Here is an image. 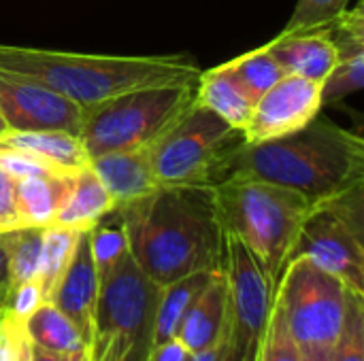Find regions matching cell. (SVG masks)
<instances>
[{
	"mask_svg": "<svg viewBox=\"0 0 364 361\" xmlns=\"http://www.w3.org/2000/svg\"><path fill=\"white\" fill-rule=\"evenodd\" d=\"M115 215L128 251L160 287L224 262V230L213 185H160Z\"/></svg>",
	"mask_w": 364,
	"mask_h": 361,
	"instance_id": "1",
	"label": "cell"
},
{
	"mask_svg": "<svg viewBox=\"0 0 364 361\" xmlns=\"http://www.w3.org/2000/svg\"><path fill=\"white\" fill-rule=\"evenodd\" d=\"M226 179L267 181L316 204L364 181V140L318 115L288 136L230 147L213 168L211 185Z\"/></svg>",
	"mask_w": 364,
	"mask_h": 361,
	"instance_id": "2",
	"label": "cell"
},
{
	"mask_svg": "<svg viewBox=\"0 0 364 361\" xmlns=\"http://www.w3.org/2000/svg\"><path fill=\"white\" fill-rule=\"evenodd\" d=\"M0 70L43 83L81 109L154 85L196 83L198 62L190 53L100 55L0 45Z\"/></svg>",
	"mask_w": 364,
	"mask_h": 361,
	"instance_id": "3",
	"label": "cell"
},
{
	"mask_svg": "<svg viewBox=\"0 0 364 361\" xmlns=\"http://www.w3.org/2000/svg\"><path fill=\"white\" fill-rule=\"evenodd\" d=\"M213 187L224 234L239 238L277 283L314 204L303 194L267 181L226 179Z\"/></svg>",
	"mask_w": 364,
	"mask_h": 361,
	"instance_id": "4",
	"label": "cell"
},
{
	"mask_svg": "<svg viewBox=\"0 0 364 361\" xmlns=\"http://www.w3.org/2000/svg\"><path fill=\"white\" fill-rule=\"evenodd\" d=\"M87 361H147L154 349L160 285L151 281L130 251L98 270Z\"/></svg>",
	"mask_w": 364,
	"mask_h": 361,
	"instance_id": "5",
	"label": "cell"
},
{
	"mask_svg": "<svg viewBox=\"0 0 364 361\" xmlns=\"http://www.w3.org/2000/svg\"><path fill=\"white\" fill-rule=\"evenodd\" d=\"M196 102V83L130 89L83 109L79 138L90 160L154 140Z\"/></svg>",
	"mask_w": 364,
	"mask_h": 361,
	"instance_id": "6",
	"label": "cell"
},
{
	"mask_svg": "<svg viewBox=\"0 0 364 361\" xmlns=\"http://www.w3.org/2000/svg\"><path fill=\"white\" fill-rule=\"evenodd\" d=\"M354 291L307 257H294L275 283L273 304L303 355L333 351Z\"/></svg>",
	"mask_w": 364,
	"mask_h": 361,
	"instance_id": "7",
	"label": "cell"
},
{
	"mask_svg": "<svg viewBox=\"0 0 364 361\" xmlns=\"http://www.w3.org/2000/svg\"><path fill=\"white\" fill-rule=\"evenodd\" d=\"M294 257H307L364 296V181L309 209L288 262Z\"/></svg>",
	"mask_w": 364,
	"mask_h": 361,
	"instance_id": "8",
	"label": "cell"
},
{
	"mask_svg": "<svg viewBox=\"0 0 364 361\" xmlns=\"http://www.w3.org/2000/svg\"><path fill=\"white\" fill-rule=\"evenodd\" d=\"M241 140V130L194 102L149 147L158 185H211L213 168Z\"/></svg>",
	"mask_w": 364,
	"mask_h": 361,
	"instance_id": "9",
	"label": "cell"
},
{
	"mask_svg": "<svg viewBox=\"0 0 364 361\" xmlns=\"http://www.w3.org/2000/svg\"><path fill=\"white\" fill-rule=\"evenodd\" d=\"M222 272L228 291L230 349L254 357L273 311L275 283L256 255L228 234H224Z\"/></svg>",
	"mask_w": 364,
	"mask_h": 361,
	"instance_id": "10",
	"label": "cell"
},
{
	"mask_svg": "<svg viewBox=\"0 0 364 361\" xmlns=\"http://www.w3.org/2000/svg\"><path fill=\"white\" fill-rule=\"evenodd\" d=\"M322 109V83L284 74L254 104L243 143L256 145L288 136L311 123Z\"/></svg>",
	"mask_w": 364,
	"mask_h": 361,
	"instance_id": "11",
	"label": "cell"
},
{
	"mask_svg": "<svg viewBox=\"0 0 364 361\" xmlns=\"http://www.w3.org/2000/svg\"><path fill=\"white\" fill-rule=\"evenodd\" d=\"M0 117L9 130H64L79 136L83 109L38 81L0 70Z\"/></svg>",
	"mask_w": 364,
	"mask_h": 361,
	"instance_id": "12",
	"label": "cell"
},
{
	"mask_svg": "<svg viewBox=\"0 0 364 361\" xmlns=\"http://www.w3.org/2000/svg\"><path fill=\"white\" fill-rule=\"evenodd\" d=\"M98 268L94 262L92 253V240H90V230H83L77 238L73 257L58 281L49 302H53L85 336V343L90 338V328H92V317H94V306L98 298Z\"/></svg>",
	"mask_w": 364,
	"mask_h": 361,
	"instance_id": "13",
	"label": "cell"
},
{
	"mask_svg": "<svg viewBox=\"0 0 364 361\" xmlns=\"http://www.w3.org/2000/svg\"><path fill=\"white\" fill-rule=\"evenodd\" d=\"M90 166L98 174L115 209L160 187L151 168L149 147L105 153L90 160Z\"/></svg>",
	"mask_w": 364,
	"mask_h": 361,
	"instance_id": "14",
	"label": "cell"
},
{
	"mask_svg": "<svg viewBox=\"0 0 364 361\" xmlns=\"http://www.w3.org/2000/svg\"><path fill=\"white\" fill-rule=\"evenodd\" d=\"M264 47L279 62L286 74H296L316 83H324L337 62L335 45L324 30L299 34L282 32Z\"/></svg>",
	"mask_w": 364,
	"mask_h": 361,
	"instance_id": "15",
	"label": "cell"
},
{
	"mask_svg": "<svg viewBox=\"0 0 364 361\" xmlns=\"http://www.w3.org/2000/svg\"><path fill=\"white\" fill-rule=\"evenodd\" d=\"M228 330V291L222 268L211 274V281L186 313L177 336L194 355L209 349Z\"/></svg>",
	"mask_w": 364,
	"mask_h": 361,
	"instance_id": "16",
	"label": "cell"
},
{
	"mask_svg": "<svg viewBox=\"0 0 364 361\" xmlns=\"http://www.w3.org/2000/svg\"><path fill=\"white\" fill-rule=\"evenodd\" d=\"M0 149L28 153L60 172H75L90 164L81 138L64 130H6L0 134Z\"/></svg>",
	"mask_w": 364,
	"mask_h": 361,
	"instance_id": "17",
	"label": "cell"
},
{
	"mask_svg": "<svg viewBox=\"0 0 364 361\" xmlns=\"http://www.w3.org/2000/svg\"><path fill=\"white\" fill-rule=\"evenodd\" d=\"M196 104L213 111L235 130L243 132L256 100L247 94L228 64H222L211 70H200L196 81Z\"/></svg>",
	"mask_w": 364,
	"mask_h": 361,
	"instance_id": "18",
	"label": "cell"
},
{
	"mask_svg": "<svg viewBox=\"0 0 364 361\" xmlns=\"http://www.w3.org/2000/svg\"><path fill=\"white\" fill-rule=\"evenodd\" d=\"M115 211L111 196L100 183L92 166H83L73 172L68 194L51 226H64L73 230H92L100 219Z\"/></svg>",
	"mask_w": 364,
	"mask_h": 361,
	"instance_id": "19",
	"label": "cell"
},
{
	"mask_svg": "<svg viewBox=\"0 0 364 361\" xmlns=\"http://www.w3.org/2000/svg\"><path fill=\"white\" fill-rule=\"evenodd\" d=\"M73 172L66 174H38L15 179L17 215L23 226L47 228L53 223L70 187Z\"/></svg>",
	"mask_w": 364,
	"mask_h": 361,
	"instance_id": "20",
	"label": "cell"
},
{
	"mask_svg": "<svg viewBox=\"0 0 364 361\" xmlns=\"http://www.w3.org/2000/svg\"><path fill=\"white\" fill-rule=\"evenodd\" d=\"M23 334L32 347L47 351L55 357L75 355L87 349L81 330L49 300L43 302L23 321Z\"/></svg>",
	"mask_w": 364,
	"mask_h": 361,
	"instance_id": "21",
	"label": "cell"
},
{
	"mask_svg": "<svg viewBox=\"0 0 364 361\" xmlns=\"http://www.w3.org/2000/svg\"><path fill=\"white\" fill-rule=\"evenodd\" d=\"M215 272V270H213ZM213 272H194L188 274L179 281H173L168 285L160 287V300H158V311H156V330H154V345L171 340L177 336V330L194 304V300L200 296V291L207 287L211 281Z\"/></svg>",
	"mask_w": 364,
	"mask_h": 361,
	"instance_id": "22",
	"label": "cell"
},
{
	"mask_svg": "<svg viewBox=\"0 0 364 361\" xmlns=\"http://www.w3.org/2000/svg\"><path fill=\"white\" fill-rule=\"evenodd\" d=\"M81 232L83 230H73V228H64V226H47L45 228L41 264H38V274H36V281L41 285L45 300L51 298L58 281L62 279Z\"/></svg>",
	"mask_w": 364,
	"mask_h": 361,
	"instance_id": "23",
	"label": "cell"
},
{
	"mask_svg": "<svg viewBox=\"0 0 364 361\" xmlns=\"http://www.w3.org/2000/svg\"><path fill=\"white\" fill-rule=\"evenodd\" d=\"M0 234L4 238V247L9 255L11 287L28 283V281H36L45 228L23 226V228H15V230L0 232Z\"/></svg>",
	"mask_w": 364,
	"mask_h": 361,
	"instance_id": "24",
	"label": "cell"
},
{
	"mask_svg": "<svg viewBox=\"0 0 364 361\" xmlns=\"http://www.w3.org/2000/svg\"><path fill=\"white\" fill-rule=\"evenodd\" d=\"M226 64L254 100H258L269 87H273L286 74L279 62L269 53L267 47L243 53L237 60H230Z\"/></svg>",
	"mask_w": 364,
	"mask_h": 361,
	"instance_id": "25",
	"label": "cell"
},
{
	"mask_svg": "<svg viewBox=\"0 0 364 361\" xmlns=\"http://www.w3.org/2000/svg\"><path fill=\"white\" fill-rule=\"evenodd\" d=\"M333 361H364V296L352 294L341 334L333 347Z\"/></svg>",
	"mask_w": 364,
	"mask_h": 361,
	"instance_id": "26",
	"label": "cell"
},
{
	"mask_svg": "<svg viewBox=\"0 0 364 361\" xmlns=\"http://www.w3.org/2000/svg\"><path fill=\"white\" fill-rule=\"evenodd\" d=\"M348 2L350 0H299L290 21L282 32L299 34V32L322 30L331 26L348 9Z\"/></svg>",
	"mask_w": 364,
	"mask_h": 361,
	"instance_id": "27",
	"label": "cell"
},
{
	"mask_svg": "<svg viewBox=\"0 0 364 361\" xmlns=\"http://www.w3.org/2000/svg\"><path fill=\"white\" fill-rule=\"evenodd\" d=\"M256 361H305L301 347L290 336L279 311L273 304L267 330L260 338Z\"/></svg>",
	"mask_w": 364,
	"mask_h": 361,
	"instance_id": "28",
	"label": "cell"
},
{
	"mask_svg": "<svg viewBox=\"0 0 364 361\" xmlns=\"http://www.w3.org/2000/svg\"><path fill=\"white\" fill-rule=\"evenodd\" d=\"M45 300L38 281H28L21 285H13L6 289L4 300H2V313L13 317L15 321L23 323Z\"/></svg>",
	"mask_w": 364,
	"mask_h": 361,
	"instance_id": "29",
	"label": "cell"
},
{
	"mask_svg": "<svg viewBox=\"0 0 364 361\" xmlns=\"http://www.w3.org/2000/svg\"><path fill=\"white\" fill-rule=\"evenodd\" d=\"M21 228L15 202V177L0 168V232Z\"/></svg>",
	"mask_w": 364,
	"mask_h": 361,
	"instance_id": "30",
	"label": "cell"
},
{
	"mask_svg": "<svg viewBox=\"0 0 364 361\" xmlns=\"http://www.w3.org/2000/svg\"><path fill=\"white\" fill-rule=\"evenodd\" d=\"M23 343V323L0 313V361H19Z\"/></svg>",
	"mask_w": 364,
	"mask_h": 361,
	"instance_id": "31",
	"label": "cell"
},
{
	"mask_svg": "<svg viewBox=\"0 0 364 361\" xmlns=\"http://www.w3.org/2000/svg\"><path fill=\"white\" fill-rule=\"evenodd\" d=\"M147 361H194V353L179 338H171L154 345Z\"/></svg>",
	"mask_w": 364,
	"mask_h": 361,
	"instance_id": "32",
	"label": "cell"
},
{
	"mask_svg": "<svg viewBox=\"0 0 364 361\" xmlns=\"http://www.w3.org/2000/svg\"><path fill=\"white\" fill-rule=\"evenodd\" d=\"M228 349H230V328L205 351L196 353L194 361H224L228 355Z\"/></svg>",
	"mask_w": 364,
	"mask_h": 361,
	"instance_id": "33",
	"label": "cell"
},
{
	"mask_svg": "<svg viewBox=\"0 0 364 361\" xmlns=\"http://www.w3.org/2000/svg\"><path fill=\"white\" fill-rule=\"evenodd\" d=\"M9 287H11V277H9V255H6L4 238H2V234H0V296H4Z\"/></svg>",
	"mask_w": 364,
	"mask_h": 361,
	"instance_id": "34",
	"label": "cell"
},
{
	"mask_svg": "<svg viewBox=\"0 0 364 361\" xmlns=\"http://www.w3.org/2000/svg\"><path fill=\"white\" fill-rule=\"evenodd\" d=\"M30 347H32V345H30ZM30 361H58V357L51 355V353H47V351H41V349L32 347V349H30Z\"/></svg>",
	"mask_w": 364,
	"mask_h": 361,
	"instance_id": "35",
	"label": "cell"
},
{
	"mask_svg": "<svg viewBox=\"0 0 364 361\" xmlns=\"http://www.w3.org/2000/svg\"><path fill=\"white\" fill-rule=\"evenodd\" d=\"M305 361H333V351H324V353H309V355H305Z\"/></svg>",
	"mask_w": 364,
	"mask_h": 361,
	"instance_id": "36",
	"label": "cell"
},
{
	"mask_svg": "<svg viewBox=\"0 0 364 361\" xmlns=\"http://www.w3.org/2000/svg\"><path fill=\"white\" fill-rule=\"evenodd\" d=\"M256 355H258V353H256ZM256 355H254V357H250V355H241V353H237V351L228 349V355H226V360L224 361H256Z\"/></svg>",
	"mask_w": 364,
	"mask_h": 361,
	"instance_id": "37",
	"label": "cell"
},
{
	"mask_svg": "<svg viewBox=\"0 0 364 361\" xmlns=\"http://www.w3.org/2000/svg\"><path fill=\"white\" fill-rule=\"evenodd\" d=\"M58 361H87V349H85V351H81V353H75V355L58 357Z\"/></svg>",
	"mask_w": 364,
	"mask_h": 361,
	"instance_id": "38",
	"label": "cell"
},
{
	"mask_svg": "<svg viewBox=\"0 0 364 361\" xmlns=\"http://www.w3.org/2000/svg\"><path fill=\"white\" fill-rule=\"evenodd\" d=\"M6 130H9V128H6V123H4V119L0 117V134H2V132H6Z\"/></svg>",
	"mask_w": 364,
	"mask_h": 361,
	"instance_id": "39",
	"label": "cell"
},
{
	"mask_svg": "<svg viewBox=\"0 0 364 361\" xmlns=\"http://www.w3.org/2000/svg\"><path fill=\"white\" fill-rule=\"evenodd\" d=\"M2 300H4V296H0V313H2Z\"/></svg>",
	"mask_w": 364,
	"mask_h": 361,
	"instance_id": "40",
	"label": "cell"
}]
</instances>
